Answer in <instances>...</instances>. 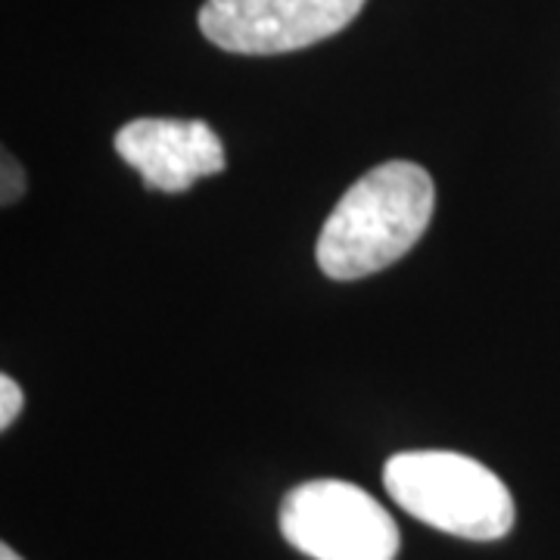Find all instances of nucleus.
<instances>
[{"instance_id":"1","label":"nucleus","mask_w":560,"mask_h":560,"mask_svg":"<svg viewBox=\"0 0 560 560\" xmlns=\"http://www.w3.org/2000/svg\"><path fill=\"white\" fill-rule=\"evenodd\" d=\"M436 209V187L418 162H381L334 206L318 237L320 271L359 280L399 261L423 237Z\"/></svg>"},{"instance_id":"2","label":"nucleus","mask_w":560,"mask_h":560,"mask_svg":"<svg viewBox=\"0 0 560 560\" xmlns=\"http://www.w3.org/2000/svg\"><path fill=\"white\" fill-rule=\"evenodd\" d=\"M383 486L401 511L448 536L495 541L514 529L511 489L458 452H399L383 467Z\"/></svg>"},{"instance_id":"3","label":"nucleus","mask_w":560,"mask_h":560,"mask_svg":"<svg viewBox=\"0 0 560 560\" xmlns=\"http://www.w3.org/2000/svg\"><path fill=\"white\" fill-rule=\"evenodd\" d=\"M280 533L312 560H396L399 526L374 495L342 480H312L287 492Z\"/></svg>"},{"instance_id":"4","label":"nucleus","mask_w":560,"mask_h":560,"mask_svg":"<svg viewBox=\"0 0 560 560\" xmlns=\"http://www.w3.org/2000/svg\"><path fill=\"white\" fill-rule=\"evenodd\" d=\"M364 0H206L200 32L215 47L246 57H275L342 32Z\"/></svg>"},{"instance_id":"5","label":"nucleus","mask_w":560,"mask_h":560,"mask_svg":"<svg viewBox=\"0 0 560 560\" xmlns=\"http://www.w3.org/2000/svg\"><path fill=\"white\" fill-rule=\"evenodd\" d=\"M116 153L150 190L180 194L228 165L221 138L202 119H135L116 135Z\"/></svg>"},{"instance_id":"6","label":"nucleus","mask_w":560,"mask_h":560,"mask_svg":"<svg viewBox=\"0 0 560 560\" xmlns=\"http://www.w3.org/2000/svg\"><path fill=\"white\" fill-rule=\"evenodd\" d=\"M22 405H25V396H22L20 383L13 377H0V430H10L13 420L20 418Z\"/></svg>"},{"instance_id":"7","label":"nucleus","mask_w":560,"mask_h":560,"mask_svg":"<svg viewBox=\"0 0 560 560\" xmlns=\"http://www.w3.org/2000/svg\"><path fill=\"white\" fill-rule=\"evenodd\" d=\"M0 172H3V190H0V200H3V206H13V202L20 200L22 194H25V172H22L20 162L10 160V153H3V165H0Z\"/></svg>"},{"instance_id":"8","label":"nucleus","mask_w":560,"mask_h":560,"mask_svg":"<svg viewBox=\"0 0 560 560\" xmlns=\"http://www.w3.org/2000/svg\"><path fill=\"white\" fill-rule=\"evenodd\" d=\"M0 560H22V558L13 551V548H10V545H0Z\"/></svg>"}]
</instances>
